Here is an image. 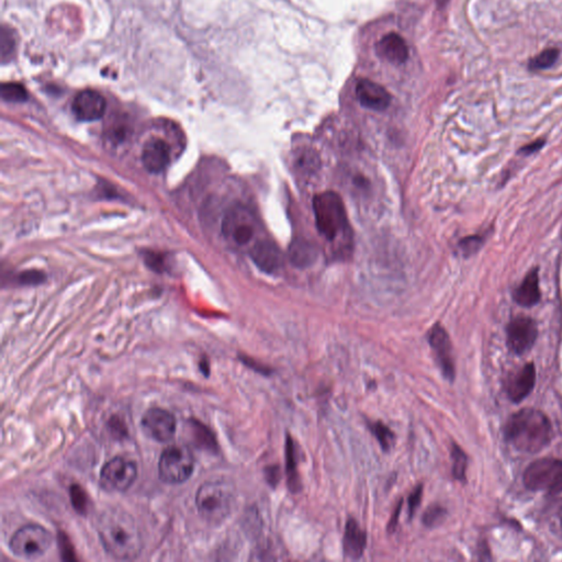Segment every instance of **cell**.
Masks as SVG:
<instances>
[{
	"instance_id": "cell-1",
	"label": "cell",
	"mask_w": 562,
	"mask_h": 562,
	"mask_svg": "<svg viewBox=\"0 0 562 562\" xmlns=\"http://www.w3.org/2000/svg\"><path fill=\"white\" fill-rule=\"evenodd\" d=\"M97 533L107 554L114 559H136L142 552L140 529L132 515L125 509H105L97 520Z\"/></svg>"
},
{
	"instance_id": "cell-2",
	"label": "cell",
	"mask_w": 562,
	"mask_h": 562,
	"mask_svg": "<svg viewBox=\"0 0 562 562\" xmlns=\"http://www.w3.org/2000/svg\"><path fill=\"white\" fill-rule=\"evenodd\" d=\"M505 436L515 448L523 453H539L552 440V423L543 412L523 408L509 417Z\"/></svg>"
},
{
	"instance_id": "cell-3",
	"label": "cell",
	"mask_w": 562,
	"mask_h": 562,
	"mask_svg": "<svg viewBox=\"0 0 562 562\" xmlns=\"http://www.w3.org/2000/svg\"><path fill=\"white\" fill-rule=\"evenodd\" d=\"M313 213L318 231L327 241H335L347 231V213L344 202L333 191H325L314 197Z\"/></svg>"
},
{
	"instance_id": "cell-4",
	"label": "cell",
	"mask_w": 562,
	"mask_h": 562,
	"mask_svg": "<svg viewBox=\"0 0 562 562\" xmlns=\"http://www.w3.org/2000/svg\"><path fill=\"white\" fill-rule=\"evenodd\" d=\"M234 492L223 482H207L197 492L196 504L200 516L210 524L218 525L233 511Z\"/></svg>"
},
{
	"instance_id": "cell-5",
	"label": "cell",
	"mask_w": 562,
	"mask_h": 562,
	"mask_svg": "<svg viewBox=\"0 0 562 562\" xmlns=\"http://www.w3.org/2000/svg\"><path fill=\"white\" fill-rule=\"evenodd\" d=\"M52 534L40 525L24 526L11 537L9 547L12 554L20 559H37L46 554L52 546Z\"/></svg>"
},
{
	"instance_id": "cell-6",
	"label": "cell",
	"mask_w": 562,
	"mask_h": 562,
	"mask_svg": "<svg viewBox=\"0 0 562 562\" xmlns=\"http://www.w3.org/2000/svg\"><path fill=\"white\" fill-rule=\"evenodd\" d=\"M194 470V455L185 446H170L159 458V477L170 484L185 482L191 477Z\"/></svg>"
},
{
	"instance_id": "cell-7",
	"label": "cell",
	"mask_w": 562,
	"mask_h": 562,
	"mask_svg": "<svg viewBox=\"0 0 562 562\" xmlns=\"http://www.w3.org/2000/svg\"><path fill=\"white\" fill-rule=\"evenodd\" d=\"M257 231V222L254 215L242 204L228 210L222 221V233L226 241L237 246H246L254 239Z\"/></svg>"
},
{
	"instance_id": "cell-8",
	"label": "cell",
	"mask_w": 562,
	"mask_h": 562,
	"mask_svg": "<svg viewBox=\"0 0 562 562\" xmlns=\"http://www.w3.org/2000/svg\"><path fill=\"white\" fill-rule=\"evenodd\" d=\"M526 488L533 491L562 489V462L559 459H539L532 462L524 473Z\"/></svg>"
},
{
	"instance_id": "cell-9",
	"label": "cell",
	"mask_w": 562,
	"mask_h": 562,
	"mask_svg": "<svg viewBox=\"0 0 562 562\" xmlns=\"http://www.w3.org/2000/svg\"><path fill=\"white\" fill-rule=\"evenodd\" d=\"M138 477L134 462L123 457H116L105 464L100 472V484L110 492H125L132 487Z\"/></svg>"
},
{
	"instance_id": "cell-10",
	"label": "cell",
	"mask_w": 562,
	"mask_h": 562,
	"mask_svg": "<svg viewBox=\"0 0 562 562\" xmlns=\"http://www.w3.org/2000/svg\"><path fill=\"white\" fill-rule=\"evenodd\" d=\"M140 426L147 437L159 443H166L175 435L176 419L170 412L163 408H149L140 419Z\"/></svg>"
},
{
	"instance_id": "cell-11",
	"label": "cell",
	"mask_w": 562,
	"mask_h": 562,
	"mask_svg": "<svg viewBox=\"0 0 562 562\" xmlns=\"http://www.w3.org/2000/svg\"><path fill=\"white\" fill-rule=\"evenodd\" d=\"M537 335L538 329L533 318L520 316L507 327V346L516 355H523L533 347Z\"/></svg>"
},
{
	"instance_id": "cell-12",
	"label": "cell",
	"mask_w": 562,
	"mask_h": 562,
	"mask_svg": "<svg viewBox=\"0 0 562 562\" xmlns=\"http://www.w3.org/2000/svg\"><path fill=\"white\" fill-rule=\"evenodd\" d=\"M428 342L435 353L438 366L446 379L453 381L455 378V363L453 359V346L447 332L439 324H436L428 333Z\"/></svg>"
},
{
	"instance_id": "cell-13",
	"label": "cell",
	"mask_w": 562,
	"mask_h": 562,
	"mask_svg": "<svg viewBox=\"0 0 562 562\" xmlns=\"http://www.w3.org/2000/svg\"><path fill=\"white\" fill-rule=\"evenodd\" d=\"M106 107L104 96L93 89H86L75 97L72 109L80 121L93 123L104 117Z\"/></svg>"
},
{
	"instance_id": "cell-14",
	"label": "cell",
	"mask_w": 562,
	"mask_h": 562,
	"mask_svg": "<svg viewBox=\"0 0 562 562\" xmlns=\"http://www.w3.org/2000/svg\"><path fill=\"white\" fill-rule=\"evenodd\" d=\"M359 104L367 109L383 111L390 106L391 95L385 87L369 80H359L356 86Z\"/></svg>"
},
{
	"instance_id": "cell-15",
	"label": "cell",
	"mask_w": 562,
	"mask_h": 562,
	"mask_svg": "<svg viewBox=\"0 0 562 562\" xmlns=\"http://www.w3.org/2000/svg\"><path fill=\"white\" fill-rule=\"evenodd\" d=\"M142 162L147 172L153 174L163 172L170 162V147L167 142L159 138H149L142 149Z\"/></svg>"
},
{
	"instance_id": "cell-16",
	"label": "cell",
	"mask_w": 562,
	"mask_h": 562,
	"mask_svg": "<svg viewBox=\"0 0 562 562\" xmlns=\"http://www.w3.org/2000/svg\"><path fill=\"white\" fill-rule=\"evenodd\" d=\"M250 255L255 265L266 273H277L282 265V255L271 241L257 242L251 248Z\"/></svg>"
},
{
	"instance_id": "cell-17",
	"label": "cell",
	"mask_w": 562,
	"mask_h": 562,
	"mask_svg": "<svg viewBox=\"0 0 562 562\" xmlns=\"http://www.w3.org/2000/svg\"><path fill=\"white\" fill-rule=\"evenodd\" d=\"M377 54L382 60L393 64L402 65L408 59V48L404 37L398 33H388L377 43Z\"/></svg>"
},
{
	"instance_id": "cell-18",
	"label": "cell",
	"mask_w": 562,
	"mask_h": 562,
	"mask_svg": "<svg viewBox=\"0 0 562 562\" xmlns=\"http://www.w3.org/2000/svg\"><path fill=\"white\" fill-rule=\"evenodd\" d=\"M536 381V370L533 363H527L514 376L509 378L507 392L514 402H520L533 391Z\"/></svg>"
},
{
	"instance_id": "cell-19",
	"label": "cell",
	"mask_w": 562,
	"mask_h": 562,
	"mask_svg": "<svg viewBox=\"0 0 562 562\" xmlns=\"http://www.w3.org/2000/svg\"><path fill=\"white\" fill-rule=\"evenodd\" d=\"M367 536L361 529L359 523L354 518H350L345 527L343 548L346 557L350 559H359L366 548Z\"/></svg>"
},
{
	"instance_id": "cell-20",
	"label": "cell",
	"mask_w": 562,
	"mask_h": 562,
	"mask_svg": "<svg viewBox=\"0 0 562 562\" xmlns=\"http://www.w3.org/2000/svg\"><path fill=\"white\" fill-rule=\"evenodd\" d=\"M513 299L524 308H531L541 300L538 271L533 269L526 275L522 284L513 292Z\"/></svg>"
},
{
	"instance_id": "cell-21",
	"label": "cell",
	"mask_w": 562,
	"mask_h": 562,
	"mask_svg": "<svg viewBox=\"0 0 562 562\" xmlns=\"http://www.w3.org/2000/svg\"><path fill=\"white\" fill-rule=\"evenodd\" d=\"M318 258L316 246L307 239H297L289 248L290 263L297 268L310 267Z\"/></svg>"
},
{
	"instance_id": "cell-22",
	"label": "cell",
	"mask_w": 562,
	"mask_h": 562,
	"mask_svg": "<svg viewBox=\"0 0 562 562\" xmlns=\"http://www.w3.org/2000/svg\"><path fill=\"white\" fill-rule=\"evenodd\" d=\"M286 475L287 485L292 493H298L301 489V478L298 471L297 451L296 444L291 436L288 434L286 440Z\"/></svg>"
},
{
	"instance_id": "cell-23",
	"label": "cell",
	"mask_w": 562,
	"mask_h": 562,
	"mask_svg": "<svg viewBox=\"0 0 562 562\" xmlns=\"http://www.w3.org/2000/svg\"><path fill=\"white\" fill-rule=\"evenodd\" d=\"M369 430L381 446L382 451H389L395 443V433L381 422H372L368 424Z\"/></svg>"
},
{
	"instance_id": "cell-24",
	"label": "cell",
	"mask_w": 562,
	"mask_h": 562,
	"mask_svg": "<svg viewBox=\"0 0 562 562\" xmlns=\"http://www.w3.org/2000/svg\"><path fill=\"white\" fill-rule=\"evenodd\" d=\"M559 53L560 51L558 48H546L541 54L531 60L529 69L533 72H537V71L550 69L557 62Z\"/></svg>"
},
{
	"instance_id": "cell-25",
	"label": "cell",
	"mask_w": 562,
	"mask_h": 562,
	"mask_svg": "<svg viewBox=\"0 0 562 562\" xmlns=\"http://www.w3.org/2000/svg\"><path fill=\"white\" fill-rule=\"evenodd\" d=\"M451 457H453V475L457 480H464L466 475V468H467V456L464 451L457 445H453L451 448Z\"/></svg>"
},
{
	"instance_id": "cell-26",
	"label": "cell",
	"mask_w": 562,
	"mask_h": 562,
	"mask_svg": "<svg viewBox=\"0 0 562 562\" xmlns=\"http://www.w3.org/2000/svg\"><path fill=\"white\" fill-rule=\"evenodd\" d=\"M446 509L440 505H430L422 516V522L426 527H436L445 520Z\"/></svg>"
},
{
	"instance_id": "cell-27",
	"label": "cell",
	"mask_w": 562,
	"mask_h": 562,
	"mask_svg": "<svg viewBox=\"0 0 562 562\" xmlns=\"http://www.w3.org/2000/svg\"><path fill=\"white\" fill-rule=\"evenodd\" d=\"M1 96L6 101L10 102H21L27 100V91L22 86L18 84H5L1 87Z\"/></svg>"
},
{
	"instance_id": "cell-28",
	"label": "cell",
	"mask_w": 562,
	"mask_h": 562,
	"mask_svg": "<svg viewBox=\"0 0 562 562\" xmlns=\"http://www.w3.org/2000/svg\"><path fill=\"white\" fill-rule=\"evenodd\" d=\"M483 243H484V235L468 236L460 241L459 247L464 256H470L480 250Z\"/></svg>"
},
{
	"instance_id": "cell-29",
	"label": "cell",
	"mask_w": 562,
	"mask_h": 562,
	"mask_svg": "<svg viewBox=\"0 0 562 562\" xmlns=\"http://www.w3.org/2000/svg\"><path fill=\"white\" fill-rule=\"evenodd\" d=\"M422 496H423V485L419 484L417 485V488L414 489L413 492L408 496V514H410L411 518L413 517L417 507H419V504H421Z\"/></svg>"
},
{
	"instance_id": "cell-30",
	"label": "cell",
	"mask_w": 562,
	"mask_h": 562,
	"mask_svg": "<svg viewBox=\"0 0 562 562\" xmlns=\"http://www.w3.org/2000/svg\"><path fill=\"white\" fill-rule=\"evenodd\" d=\"M0 43H1V46H0L1 56H3V60H5L6 55H9L15 48L14 37H12V35H9V32L7 31L5 28H3V32H1V40H0Z\"/></svg>"
},
{
	"instance_id": "cell-31",
	"label": "cell",
	"mask_w": 562,
	"mask_h": 562,
	"mask_svg": "<svg viewBox=\"0 0 562 562\" xmlns=\"http://www.w3.org/2000/svg\"><path fill=\"white\" fill-rule=\"evenodd\" d=\"M265 478L266 481H267L268 484L271 485V488H276L281 479L280 468H279L278 464L268 466L265 469Z\"/></svg>"
},
{
	"instance_id": "cell-32",
	"label": "cell",
	"mask_w": 562,
	"mask_h": 562,
	"mask_svg": "<svg viewBox=\"0 0 562 562\" xmlns=\"http://www.w3.org/2000/svg\"><path fill=\"white\" fill-rule=\"evenodd\" d=\"M20 278L24 284H40L44 280V276L39 271H28L21 275Z\"/></svg>"
},
{
	"instance_id": "cell-33",
	"label": "cell",
	"mask_w": 562,
	"mask_h": 562,
	"mask_svg": "<svg viewBox=\"0 0 562 562\" xmlns=\"http://www.w3.org/2000/svg\"><path fill=\"white\" fill-rule=\"evenodd\" d=\"M402 500H400L399 502L398 505L395 507V512H393L392 516H391L390 522L388 524V532L389 533H392L395 531V528H397V525H398L399 522V516H400L401 513V507H402Z\"/></svg>"
},
{
	"instance_id": "cell-34",
	"label": "cell",
	"mask_w": 562,
	"mask_h": 562,
	"mask_svg": "<svg viewBox=\"0 0 562 562\" xmlns=\"http://www.w3.org/2000/svg\"><path fill=\"white\" fill-rule=\"evenodd\" d=\"M244 361L245 363H246V365H248V366L252 367V368H254L255 370H257V372H260V374H266V376H268V374H271V372H273V369L269 368V367L265 366V365H262V363H255V361H253V359H244Z\"/></svg>"
},
{
	"instance_id": "cell-35",
	"label": "cell",
	"mask_w": 562,
	"mask_h": 562,
	"mask_svg": "<svg viewBox=\"0 0 562 562\" xmlns=\"http://www.w3.org/2000/svg\"><path fill=\"white\" fill-rule=\"evenodd\" d=\"M544 144H545L544 140H535V142H533V143L528 144V145L524 146V147H523V149H520V152H523V153H524V154L526 155L533 154V153H535V152H537L538 151V149H541V147L544 146Z\"/></svg>"
},
{
	"instance_id": "cell-36",
	"label": "cell",
	"mask_w": 562,
	"mask_h": 562,
	"mask_svg": "<svg viewBox=\"0 0 562 562\" xmlns=\"http://www.w3.org/2000/svg\"><path fill=\"white\" fill-rule=\"evenodd\" d=\"M146 262L149 264V267L153 268L156 271H161V269H162L163 260L159 258L158 255H147Z\"/></svg>"
},
{
	"instance_id": "cell-37",
	"label": "cell",
	"mask_w": 562,
	"mask_h": 562,
	"mask_svg": "<svg viewBox=\"0 0 562 562\" xmlns=\"http://www.w3.org/2000/svg\"><path fill=\"white\" fill-rule=\"evenodd\" d=\"M559 520H560V526H561L562 529V509L561 511H560Z\"/></svg>"
},
{
	"instance_id": "cell-38",
	"label": "cell",
	"mask_w": 562,
	"mask_h": 562,
	"mask_svg": "<svg viewBox=\"0 0 562 562\" xmlns=\"http://www.w3.org/2000/svg\"><path fill=\"white\" fill-rule=\"evenodd\" d=\"M561 237H562V230H561Z\"/></svg>"
}]
</instances>
